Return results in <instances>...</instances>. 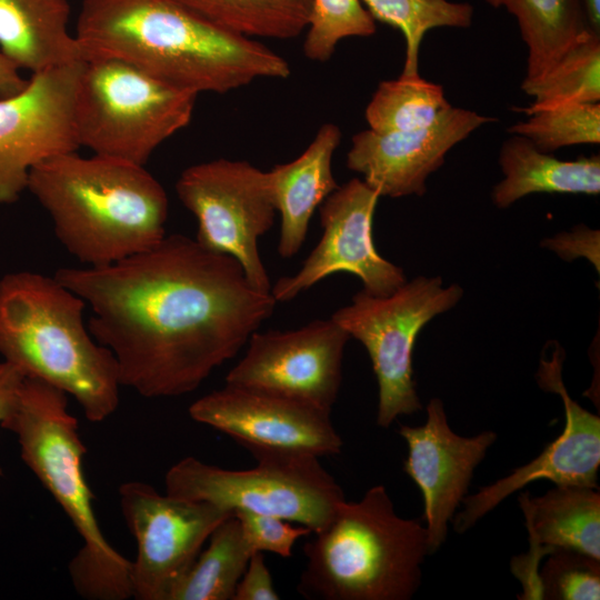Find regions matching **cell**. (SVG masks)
<instances>
[{
    "mask_svg": "<svg viewBox=\"0 0 600 600\" xmlns=\"http://www.w3.org/2000/svg\"><path fill=\"white\" fill-rule=\"evenodd\" d=\"M54 277L92 311L88 329L113 354L121 387L144 398L194 391L274 311L231 256L183 234L100 268Z\"/></svg>",
    "mask_w": 600,
    "mask_h": 600,
    "instance_id": "6da1fadb",
    "label": "cell"
},
{
    "mask_svg": "<svg viewBox=\"0 0 600 600\" xmlns=\"http://www.w3.org/2000/svg\"><path fill=\"white\" fill-rule=\"evenodd\" d=\"M76 38L87 57L126 61L174 87L226 93L262 78L286 79L288 61L174 0H84Z\"/></svg>",
    "mask_w": 600,
    "mask_h": 600,
    "instance_id": "7a4b0ae2",
    "label": "cell"
},
{
    "mask_svg": "<svg viewBox=\"0 0 600 600\" xmlns=\"http://www.w3.org/2000/svg\"><path fill=\"white\" fill-rule=\"evenodd\" d=\"M29 190L49 213L62 247L86 267H106L166 237L169 201L146 169L77 151L34 166Z\"/></svg>",
    "mask_w": 600,
    "mask_h": 600,
    "instance_id": "3957f363",
    "label": "cell"
},
{
    "mask_svg": "<svg viewBox=\"0 0 600 600\" xmlns=\"http://www.w3.org/2000/svg\"><path fill=\"white\" fill-rule=\"evenodd\" d=\"M86 302L54 276L18 271L0 279V354L24 378L72 397L90 422L120 401L118 366L83 321Z\"/></svg>",
    "mask_w": 600,
    "mask_h": 600,
    "instance_id": "277c9868",
    "label": "cell"
},
{
    "mask_svg": "<svg viewBox=\"0 0 600 600\" xmlns=\"http://www.w3.org/2000/svg\"><path fill=\"white\" fill-rule=\"evenodd\" d=\"M18 441L20 457L70 519L82 546L68 566L77 593L88 600L132 598L131 561L99 527L82 469L87 449L62 390L24 378L12 413L0 424Z\"/></svg>",
    "mask_w": 600,
    "mask_h": 600,
    "instance_id": "5b68a950",
    "label": "cell"
},
{
    "mask_svg": "<svg viewBox=\"0 0 600 600\" xmlns=\"http://www.w3.org/2000/svg\"><path fill=\"white\" fill-rule=\"evenodd\" d=\"M304 544L298 592L313 600H409L430 554L420 521L396 512L383 484L359 501L344 500Z\"/></svg>",
    "mask_w": 600,
    "mask_h": 600,
    "instance_id": "8992f818",
    "label": "cell"
},
{
    "mask_svg": "<svg viewBox=\"0 0 600 600\" xmlns=\"http://www.w3.org/2000/svg\"><path fill=\"white\" fill-rule=\"evenodd\" d=\"M197 93L111 57H87L74 106L80 147L144 166L168 138L188 126Z\"/></svg>",
    "mask_w": 600,
    "mask_h": 600,
    "instance_id": "52a82bcc",
    "label": "cell"
},
{
    "mask_svg": "<svg viewBox=\"0 0 600 600\" xmlns=\"http://www.w3.org/2000/svg\"><path fill=\"white\" fill-rule=\"evenodd\" d=\"M257 466L229 470L186 457L166 473V492L206 501L231 511L242 509L280 517L322 530L346 500L336 479L311 456L259 453Z\"/></svg>",
    "mask_w": 600,
    "mask_h": 600,
    "instance_id": "ba28073f",
    "label": "cell"
},
{
    "mask_svg": "<svg viewBox=\"0 0 600 600\" xmlns=\"http://www.w3.org/2000/svg\"><path fill=\"white\" fill-rule=\"evenodd\" d=\"M462 296L457 283L443 287L440 277L420 276L386 297L361 290L331 316L370 357L378 382L379 427L389 428L400 416L422 409L412 369L416 339L431 319L452 309Z\"/></svg>",
    "mask_w": 600,
    "mask_h": 600,
    "instance_id": "9c48e42d",
    "label": "cell"
},
{
    "mask_svg": "<svg viewBox=\"0 0 600 600\" xmlns=\"http://www.w3.org/2000/svg\"><path fill=\"white\" fill-rule=\"evenodd\" d=\"M181 203L196 217V240L206 249L233 257L250 284L270 292L258 240L274 222L268 172L248 161L217 159L190 166L176 183Z\"/></svg>",
    "mask_w": 600,
    "mask_h": 600,
    "instance_id": "30bf717a",
    "label": "cell"
},
{
    "mask_svg": "<svg viewBox=\"0 0 600 600\" xmlns=\"http://www.w3.org/2000/svg\"><path fill=\"white\" fill-rule=\"evenodd\" d=\"M118 492L137 544L131 561L132 598L168 600L214 528L233 513L206 501L162 494L141 481L124 482Z\"/></svg>",
    "mask_w": 600,
    "mask_h": 600,
    "instance_id": "8fae6325",
    "label": "cell"
},
{
    "mask_svg": "<svg viewBox=\"0 0 600 600\" xmlns=\"http://www.w3.org/2000/svg\"><path fill=\"white\" fill-rule=\"evenodd\" d=\"M350 336L331 318L288 331L253 332L226 384L284 397L331 412Z\"/></svg>",
    "mask_w": 600,
    "mask_h": 600,
    "instance_id": "7c38bea8",
    "label": "cell"
},
{
    "mask_svg": "<svg viewBox=\"0 0 600 600\" xmlns=\"http://www.w3.org/2000/svg\"><path fill=\"white\" fill-rule=\"evenodd\" d=\"M83 62L32 73L20 92L0 98V204L20 198L34 166L80 148L74 106Z\"/></svg>",
    "mask_w": 600,
    "mask_h": 600,
    "instance_id": "4fadbf2b",
    "label": "cell"
},
{
    "mask_svg": "<svg viewBox=\"0 0 600 600\" xmlns=\"http://www.w3.org/2000/svg\"><path fill=\"white\" fill-rule=\"evenodd\" d=\"M379 198L358 178L326 198L319 207L322 237L294 274L281 277L271 286L276 302L291 301L337 272L357 276L362 290L378 297L391 294L407 281L403 270L376 250L372 222Z\"/></svg>",
    "mask_w": 600,
    "mask_h": 600,
    "instance_id": "5bb4252c",
    "label": "cell"
},
{
    "mask_svg": "<svg viewBox=\"0 0 600 600\" xmlns=\"http://www.w3.org/2000/svg\"><path fill=\"white\" fill-rule=\"evenodd\" d=\"M192 420L259 453L326 457L343 442L330 412L261 391L224 384L189 407Z\"/></svg>",
    "mask_w": 600,
    "mask_h": 600,
    "instance_id": "9a60e30c",
    "label": "cell"
},
{
    "mask_svg": "<svg viewBox=\"0 0 600 600\" xmlns=\"http://www.w3.org/2000/svg\"><path fill=\"white\" fill-rule=\"evenodd\" d=\"M562 358L561 348L556 346L550 359H541L537 373L539 386L562 399V432L533 460L466 497L462 511L452 519L458 533L471 529L506 498L534 481L548 480L554 486L599 488L597 480L600 467V418L569 396L562 381Z\"/></svg>",
    "mask_w": 600,
    "mask_h": 600,
    "instance_id": "2e32d148",
    "label": "cell"
},
{
    "mask_svg": "<svg viewBox=\"0 0 600 600\" xmlns=\"http://www.w3.org/2000/svg\"><path fill=\"white\" fill-rule=\"evenodd\" d=\"M398 432L408 447L403 470L422 493L423 526L432 554L446 542L449 522L497 433L489 430L472 437L456 433L439 398L429 401L423 424H401Z\"/></svg>",
    "mask_w": 600,
    "mask_h": 600,
    "instance_id": "e0dca14e",
    "label": "cell"
},
{
    "mask_svg": "<svg viewBox=\"0 0 600 600\" xmlns=\"http://www.w3.org/2000/svg\"><path fill=\"white\" fill-rule=\"evenodd\" d=\"M496 119L451 107L431 124L389 133L362 130L351 138L347 167L380 197L422 196L428 177L471 132Z\"/></svg>",
    "mask_w": 600,
    "mask_h": 600,
    "instance_id": "ac0fdd59",
    "label": "cell"
},
{
    "mask_svg": "<svg viewBox=\"0 0 600 600\" xmlns=\"http://www.w3.org/2000/svg\"><path fill=\"white\" fill-rule=\"evenodd\" d=\"M529 552L512 562L519 572L537 576L541 559L558 550H571L600 560L599 488L556 486L543 496L519 497Z\"/></svg>",
    "mask_w": 600,
    "mask_h": 600,
    "instance_id": "d6986e66",
    "label": "cell"
},
{
    "mask_svg": "<svg viewBox=\"0 0 600 600\" xmlns=\"http://www.w3.org/2000/svg\"><path fill=\"white\" fill-rule=\"evenodd\" d=\"M340 141V128L324 123L298 158L268 171L274 207L280 214L278 252L282 258L298 253L313 212L339 187L331 163Z\"/></svg>",
    "mask_w": 600,
    "mask_h": 600,
    "instance_id": "ffe728a7",
    "label": "cell"
},
{
    "mask_svg": "<svg viewBox=\"0 0 600 600\" xmlns=\"http://www.w3.org/2000/svg\"><path fill=\"white\" fill-rule=\"evenodd\" d=\"M69 17L68 0H0V52L32 73L86 59Z\"/></svg>",
    "mask_w": 600,
    "mask_h": 600,
    "instance_id": "44dd1931",
    "label": "cell"
},
{
    "mask_svg": "<svg viewBox=\"0 0 600 600\" xmlns=\"http://www.w3.org/2000/svg\"><path fill=\"white\" fill-rule=\"evenodd\" d=\"M499 163L503 179L494 186L492 201L500 209L531 193L600 192L599 154L559 160L537 149L527 138L511 134L501 146Z\"/></svg>",
    "mask_w": 600,
    "mask_h": 600,
    "instance_id": "7402d4cb",
    "label": "cell"
},
{
    "mask_svg": "<svg viewBox=\"0 0 600 600\" xmlns=\"http://www.w3.org/2000/svg\"><path fill=\"white\" fill-rule=\"evenodd\" d=\"M506 8L518 21L528 47L524 81L542 77L587 31L581 0H486ZM592 31V30H591Z\"/></svg>",
    "mask_w": 600,
    "mask_h": 600,
    "instance_id": "603a6c76",
    "label": "cell"
},
{
    "mask_svg": "<svg viewBox=\"0 0 600 600\" xmlns=\"http://www.w3.org/2000/svg\"><path fill=\"white\" fill-rule=\"evenodd\" d=\"M168 600H232L252 554L234 516L219 523Z\"/></svg>",
    "mask_w": 600,
    "mask_h": 600,
    "instance_id": "cb8c5ba5",
    "label": "cell"
},
{
    "mask_svg": "<svg viewBox=\"0 0 600 600\" xmlns=\"http://www.w3.org/2000/svg\"><path fill=\"white\" fill-rule=\"evenodd\" d=\"M214 26L248 38L292 39L309 23L312 0H174Z\"/></svg>",
    "mask_w": 600,
    "mask_h": 600,
    "instance_id": "d4e9b609",
    "label": "cell"
},
{
    "mask_svg": "<svg viewBox=\"0 0 600 600\" xmlns=\"http://www.w3.org/2000/svg\"><path fill=\"white\" fill-rule=\"evenodd\" d=\"M533 102L522 111L569 103L600 102V33L587 31L540 78L522 81Z\"/></svg>",
    "mask_w": 600,
    "mask_h": 600,
    "instance_id": "484cf974",
    "label": "cell"
},
{
    "mask_svg": "<svg viewBox=\"0 0 600 600\" xmlns=\"http://www.w3.org/2000/svg\"><path fill=\"white\" fill-rule=\"evenodd\" d=\"M452 106L440 84L419 76L379 83L366 108L369 129L378 133L409 131L431 124Z\"/></svg>",
    "mask_w": 600,
    "mask_h": 600,
    "instance_id": "4316f807",
    "label": "cell"
},
{
    "mask_svg": "<svg viewBox=\"0 0 600 600\" xmlns=\"http://www.w3.org/2000/svg\"><path fill=\"white\" fill-rule=\"evenodd\" d=\"M373 18L403 34L406 56L400 77L419 76V51L424 34L439 27L468 28L473 7L449 0H361Z\"/></svg>",
    "mask_w": 600,
    "mask_h": 600,
    "instance_id": "83f0119b",
    "label": "cell"
},
{
    "mask_svg": "<svg viewBox=\"0 0 600 600\" xmlns=\"http://www.w3.org/2000/svg\"><path fill=\"white\" fill-rule=\"evenodd\" d=\"M507 129L550 153L563 147L600 142V102L569 103L541 109Z\"/></svg>",
    "mask_w": 600,
    "mask_h": 600,
    "instance_id": "f1b7e54d",
    "label": "cell"
},
{
    "mask_svg": "<svg viewBox=\"0 0 600 600\" xmlns=\"http://www.w3.org/2000/svg\"><path fill=\"white\" fill-rule=\"evenodd\" d=\"M306 30L304 56L324 62L342 39L372 36L377 27L361 0H312Z\"/></svg>",
    "mask_w": 600,
    "mask_h": 600,
    "instance_id": "f546056e",
    "label": "cell"
},
{
    "mask_svg": "<svg viewBox=\"0 0 600 600\" xmlns=\"http://www.w3.org/2000/svg\"><path fill=\"white\" fill-rule=\"evenodd\" d=\"M548 556L540 570L542 599H600V560L571 550Z\"/></svg>",
    "mask_w": 600,
    "mask_h": 600,
    "instance_id": "4dcf8cb0",
    "label": "cell"
},
{
    "mask_svg": "<svg viewBox=\"0 0 600 600\" xmlns=\"http://www.w3.org/2000/svg\"><path fill=\"white\" fill-rule=\"evenodd\" d=\"M233 516L240 523L251 553L270 552L282 558H290L297 540L312 533L304 526L276 516L242 509L234 510Z\"/></svg>",
    "mask_w": 600,
    "mask_h": 600,
    "instance_id": "1f68e13d",
    "label": "cell"
},
{
    "mask_svg": "<svg viewBox=\"0 0 600 600\" xmlns=\"http://www.w3.org/2000/svg\"><path fill=\"white\" fill-rule=\"evenodd\" d=\"M543 248L557 252L562 259L570 261L577 257L588 258L599 271V231L584 226L571 232H562L542 242Z\"/></svg>",
    "mask_w": 600,
    "mask_h": 600,
    "instance_id": "d6a6232c",
    "label": "cell"
},
{
    "mask_svg": "<svg viewBox=\"0 0 600 600\" xmlns=\"http://www.w3.org/2000/svg\"><path fill=\"white\" fill-rule=\"evenodd\" d=\"M271 573L266 564L262 552L250 556L247 568L242 573L232 600H279Z\"/></svg>",
    "mask_w": 600,
    "mask_h": 600,
    "instance_id": "836d02e7",
    "label": "cell"
},
{
    "mask_svg": "<svg viewBox=\"0 0 600 600\" xmlns=\"http://www.w3.org/2000/svg\"><path fill=\"white\" fill-rule=\"evenodd\" d=\"M24 376L7 361H0V424L16 408Z\"/></svg>",
    "mask_w": 600,
    "mask_h": 600,
    "instance_id": "e575fe53",
    "label": "cell"
},
{
    "mask_svg": "<svg viewBox=\"0 0 600 600\" xmlns=\"http://www.w3.org/2000/svg\"><path fill=\"white\" fill-rule=\"evenodd\" d=\"M19 69L0 52V98L20 92L27 84Z\"/></svg>",
    "mask_w": 600,
    "mask_h": 600,
    "instance_id": "d590c367",
    "label": "cell"
},
{
    "mask_svg": "<svg viewBox=\"0 0 600 600\" xmlns=\"http://www.w3.org/2000/svg\"><path fill=\"white\" fill-rule=\"evenodd\" d=\"M589 28L600 33V0H581Z\"/></svg>",
    "mask_w": 600,
    "mask_h": 600,
    "instance_id": "8d00e7d4",
    "label": "cell"
}]
</instances>
